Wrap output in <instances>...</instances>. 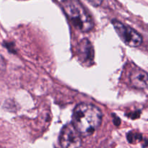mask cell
I'll list each match as a JSON object with an SVG mask.
<instances>
[{
    "instance_id": "6da1fadb",
    "label": "cell",
    "mask_w": 148,
    "mask_h": 148,
    "mask_svg": "<svg viewBox=\"0 0 148 148\" xmlns=\"http://www.w3.org/2000/svg\"><path fill=\"white\" fill-rule=\"evenodd\" d=\"M103 114L95 106L80 103L75 107L72 115V124L82 136L92 134L102 122Z\"/></svg>"
},
{
    "instance_id": "7a4b0ae2",
    "label": "cell",
    "mask_w": 148,
    "mask_h": 148,
    "mask_svg": "<svg viewBox=\"0 0 148 148\" xmlns=\"http://www.w3.org/2000/svg\"><path fill=\"white\" fill-rule=\"evenodd\" d=\"M62 6L73 25L82 33L93 28L94 22L90 14L79 0H62Z\"/></svg>"
},
{
    "instance_id": "3957f363",
    "label": "cell",
    "mask_w": 148,
    "mask_h": 148,
    "mask_svg": "<svg viewBox=\"0 0 148 148\" xmlns=\"http://www.w3.org/2000/svg\"><path fill=\"white\" fill-rule=\"evenodd\" d=\"M112 25L119 37L126 45L136 48L143 43V38L142 36L132 27L116 20H113Z\"/></svg>"
},
{
    "instance_id": "277c9868",
    "label": "cell",
    "mask_w": 148,
    "mask_h": 148,
    "mask_svg": "<svg viewBox=\"0 0 148 148\" xmlns=\"http://www.w3.org/2000/svg\"><path fill=\"white\" fill-rule=\"evenodd\" d=\"M72 123L66 124L59 134V145L64 148H76L82 145V137Z\"/></svg>"
},
{
    "instance_id": "5b68a950",
    "label": "cell",
    "mask_w": 148,
    "mask_h": 148,
    "mask_svg": "<svg viewBox=\"0 0 148 148\" xmlns=\"http://www.w3.org/2000/svg\"><path fill=\"white\" fill-rule=\"evenodd\" d=\"M78 56L82 63L90 66L94 60V49L89 40L85 38L81 40L78 46Z\"/></svg>"
},
{
    "instance_id": "8992f818",
    "label": "cell",
    "mask_w": 148,
    "mask_h": 148,
    "mask_svg": "<svg viewBox=\"0 0 148 148\" xmlns=\"http://www.w3.org/2000/svg\"><path fill=\"white\" fill-rule=\"evenodd\" d=\"M131 85L137 89L144 90L148 88V73L140 69H134L130 75Z\"/></svg>"
},
{
    "instance_id": "52a82bcc",
    "label": "cell",
    "mask_w": 148,
    "mask_h": 148,
    "mask_svg": "<svg viewBox=\"0 0 148 148\" xmlns=\"http://www.w3.org/2000/svg\"><path fill=\"white\" fill-rule=\"evenodd\" d=\"M129 141L130 142V143H134L135 142L139 141L142 139L141 134H137V133H130L128 134V137H127Z\"/></svg>"
},
{
    "instance_id": "ba28073f",
    "label": "cell",
    "mask_w": 148,
    "mask_h": 148,
    "mask_svg": "<svg viewBox=\"0 0 148 148\" xmlns=\"http://www.w3.org/2000/svg\"><path fill=\"white\" fill-rule=\"evenodd\" d=\"M86 1H88L92 5L95 6V7H98V6L101 5L103 0H86Z\"/></svg>"
},
{
    "instance_id": "9c48e42d",
    "label": "cell",
    "mask_w": 148,
    "mask_h": 148,
    "mask_svg": "<svg viewBox=\"0 0 148 148\" xmlns=\"http://www.w3.org/2000/svg\"><path fill=\"white\" fill-rule=\"evenodd\" d=\"M5 69V62L2 56L0 55V72H2Z\"/></svg>"
}]
</instances>
